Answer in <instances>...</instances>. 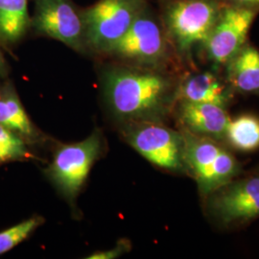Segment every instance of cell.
I'll list each match as a JSON object with an SVG mask.
<instances>
[{
	"instance_id": "obj_1",
	"label": "cell",
	"mask_w": 259,
	"mask_h": 259,
	"mask_svg": "<svg viewBox=\"0 0 259 259\" xmlns=\"http://www.w3.org/2000/svg\"><path fill=\"white\" fill-rule=\"evenodd\" d=\"M104 93L119 118L146 122L157 116L168 102L172 84L154 71L116 67L104 76Z\"/></svg>"
},
{
	"instance_id": "obj_2",
	"label": "cell",
	"mask_w": 259,
	"mask_h": 259,
	"mask_svg": "<svg viewBox=\"0 0 259 259\" xmlns=\"http://www.w3.org/2000/svg\"><path fill=\"white\" fill-rule=\"evenodd\" d=\"M224 4L221 0H168L163 23L181 53L204 45Z\"/></svg>"
},
{
	"instance_id": "obj_3",
	"label": "cell",
	"mask_w": 259,
	"mask_h": 259,
	"mask_svg": "<svg viewBox=\"0 0 259 259\" xmlns=\"http://www.w3.org/2000/svg\"><path fill=\"white\" fill-rule=\"evenodd\" d=\"M146 7L145 0H99L81 13L85 46L106 52Z\"/></svg>"
},
{
	"instance_id": "obj_4",
	"label": "cell",
	"mask_w": 259,
	"mask_h": 259,
	"mask_svg": "<svg viewBox=\"0 0 259 259\" xmlns=\"http://www.w3.org/2000/svg\"><path fill=\"white\" fill-rule=\"evenodd\" d=\"M184 139L185 164L194 174L204 194H208L236 175L238 163L235 157L212 139L192 133Z\"/></svg>"
},
{
	"instance_id": "obj_5",
	"label": "cell",
	"mask_w": 259,
	"mask_h": 259,
	"mask_svg": "<svg viewBox=\"0 0 259 259\" xmlns=\"http://www.w3.org/2000/svg\"><path fill=\"white\" fill-rule=\"evenodd\" d=\"M258 11L225 3L204 41L206 56L215 66L232 60L246 45L250 27Z\"/></svg>"
},
{
	"instance_id": "obj_6",
	"label": "cell",
	"mask_w": 259,
	"mask_h": 259,
	"mask_svg": "<svg viewBox=\"0 0 259 259\" xmlns=\"http://www.w3.org/2000/svg\"><path fill=\"white\" fill-rule=\"evenodd\" d=\"M100 151L101 138L95 132L82 141L64 145L56 152L49 174L67 198L72 200L79 194Z\"/></svg>"
},
{
	"instance_id": "obj_7",
	"label": "cell",
	"mask_w": 259,
	"mask_h": 259,
	"mask_svg": "<svg viewBox=\"0 0 259 259\" xmlns=\"http://www.w3.org/2000/svg\"><path fill=\"white\" fill-rule=\"evenodd\" d=\"M207 196V209L225 226L259 217V176L233 181L215 188Z\"/></svg>"
},
{
	"instance_id": "obj_8",
	"label": "cell",
	"mask_w": 259,
	"mask_h": 259,
	"mask_svg": "<svg viewBox=\"0 0 259 259\" xmlns=\"http://www.w3.org/2000/svg\"><path fill=\"white\" fill-rule=\"evenodd\" d=\"M166 52V36L161 24L146 7L128 31L106 53L140 65H156Z\"/></svg>"
},
{
	"instance_id": "obj_9",
	"label": "cell",
	"mask_w": 259,
	"mask_h": 259,
	"mask_svg": "<svg viewBox=\"0 0 259 259\" xmlns=\"http://www.w3.org/2000/svg\"><path fill=\"white\" fill-rule=\"evenodd\" d=\"M127 140L154 165L173 171L185 167V139L172 129L146 121L130 130Z\"/></svg>"
},
{
	"instance_id": "obj_10",
	"label": "cell",
	"mask_w": 259,
	"mask_h": 259,
	"mask_svg": "<svg viewBox=\"0 0 259 259\" xmlns=\"http://www.w3.org/2000/svg\"><path fill=\"white\" fill-rule=\"evenodd\" d=\"M32 25L75 50L85 46L82 14L70 0H37Z\"/></svg>"
},
{
	"instance_id": "obj_11",
	"label": "cell",
	"mask_w": 259,
	"mask_h": 259,
	"mask_svg": "<svg viewBox=\"0 0 259 259\" xmlns=\"http://www.w3.org/2000/svg\"><path fill=\"white\" fill-rule=\"evenodd\" d=\"M181 120L195 135L210 139L225 138L230 116L225 106L211 103L182 102Z\"/></svg>"
},
{
	"instance_id": "obj_12",
	"label": "cell",
	"mask_w": 259,
	"mask_h": 259,
	"mask_svg": "<svg viewBox=\"0 0 259 259\" xmlns=\"http://www.w3.org/2000/svg\"><path fill=\"white\" fill-rule=\"evenodd\" d=\"M228 80L241 93L259 94V51L245 45L227 64Z\"/></svg>"
},
{
	"instance_id": "obj_13",
	"label": "cell",
	"mask_w": 259,
	"mask_h": 259,
	"mask_svg": "<svg viewBox=\"0 0 259 259\" xmlns=\"http://www.w3.org/2000/svg\"><path fill=\"white\" fill-rule=\"evenodd\" d=\"M182 102L211 103L226 106L230 100L227 87L211 72H202L188 77L179 89Z\"/></svg>"
},
{
	"instance_id": "obj_14",
	"label": "cell",
	"mask_w": 259,
	"mask_h": 259,
	"mask_svg": "<svg viewBox=\"0 0 259 259\" xmlns=\"http://www.w3.org/2000/svg\"><path fill=\"white\" fill-rule=\"evenodd\" d=\"M0 125L17 133L24 139H36L37 136L36 128L19 96L10 85L0 92Z\"/></svg>"
},
{
	"instance_id": "obj_15",
	"label": "cell",
	"mask_w": 259,
	"mask_h": 259,
	"mask_svg": "<svg viewBox=\"0 0 259 259\" xmlns=\"http://www.w3.org/2000/svg\"><path fill=\"white\" fill-rule=\"evenodd\" d=\"M31 23L28 0H0V40L12 45L19 41Z\"/></svg>"
},
{
	"instance_id": "obj_16",
	"label": "cell",
	"mask_w": 259,
	"mask_h": 259,
	"mask_svg": "<svg viewBox=\"0 0 259 259\" xmlns=\"http://www.w3.org/2000/svg\"><path fill=\"white\" fill-rule=\"evenodd\" d=\"M225 138L232 147L241 152H253L259 148V117L241 114L231 119Z\"/></svg>"
},
{
	"instance_id": "obj_17",
	"label": "cell",
	"mask_w": 259,
	"mask_h": 259,
	"mask_svg": "<svg viewBox=\"0 0 259 259\" xmlns=\"http://www.w3.org/2000/svg\"><path fill=\"white\" fill-rule=\"evenodd\" d=\"M34 157L24 139L0 125V163Z\"/></svg>"
},
{
	"instance_id": "obj_18",
	"label": "cell",
	"mask_w": 259,
	"mask_h": 259,
	"mask_svg": "<svg viewBox=\"0 0 259 259\" xmlns=\"http://www.w3.org/2000/svg\"><path fill=\"white\" fill-rule=\"evenodd\" d=\"M42 223L44 219L40 216H34L0 232V255L25 240Z\"/></svg>"
},
{
	"instance_id": "obj_19",
	"label": "cell",
	"mask_w": 259,
	"mask_h": 259,
	"mask_svg": "<svg viewBox=\"0 0 259 259\" xmlns=\"http://www.w3.org/2000/svg\"><path fill=\"white\" fill-rule=\"evenodd\" d=\"M128 248V242L126 241H120L117 246L112 248L111 250H104V251H97L94 252L92 255H90L88 258L90 259H113L118 257L125 253Z\"/></svg>"
},
{
	"instance_id": "obj_20",
	"label": "cell",
	"mask_w": 259,
	"mask_h": 259,
	"mask_svg": "<svg viewBox=\"0 0 259 259\" xmlns=\"http://www.w3.org/2000/svg\"><path fill=\"white\" fill-rule=\"evenodd\" d=\"M224 3L240 6L259 12V0H221Z\"/></svg>"
}]
</instances>
